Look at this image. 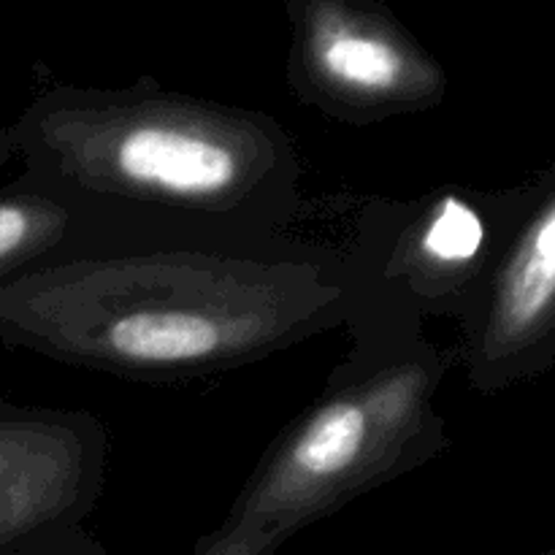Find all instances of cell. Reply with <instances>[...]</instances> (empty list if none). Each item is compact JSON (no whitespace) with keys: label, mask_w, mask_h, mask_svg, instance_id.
Masks as SVG:
<instances>
[{"label":"cell","mask_w":555,"mask_h":555,"mask_svg":"<svg viewBox=\"0 0 555 555\" xmlns=\"http://www.w3.org/2000/svg\"><path fill=\"white\" fill-rule=\"evenodd\" d=\"M108 450L92 412L0 401V555L85 526L106 488Z\"/></svg>","instance_id":"obj_6"},{"label":"cell","mask_w":555,"mask_h":555,"mask_svg":"<svg viewBox=\"0 0 555 555\" xmlns=\"http://www.w3.org/2000/svg\"><path fill=\"white\" fill-rule=\"evenodd\" d=\"M117 247L141 244L25 173L0 190V285L47 266Z\"/></svg>","instance_id":"obj_7"},{"label":"cell","mask_w":555,"mask_h":555,"mask_svg":"<svg viewBox=\"0 0 555 555\" xmlns=\"http://www.w3.org/2000/svg\"><path fill=\"white\" fill-rule=\"evenodd\" d=\"M16 555H112L106 551L95 534L85 529V526H68V529L49 531L47 537L27 545L25 551Z\"/></svg>","instance_id":"obj_8"},{"label":"cell","mask_w":555,"mask_h":555,"mask_svg":"<svg viewBox=\"0 0 555 555\" xmlns=\"http://www.w3.org/2000/svg\"><path fill=\"white\" fill-rule=\"evenodd\" d=\"M350 352L260 455L225 524L269 553L448 450L437 406L450 352L417 320L352 314Z\"/></svg>","instance_id":"obj_3"},{"label":"cell","mask_w":555,"mask_h":555,"mask_svg":"<svg viewBox=\"0 0 555 555\" xmlns=\"http://www.w3.org/2000/svg\"><path fill=\"white\" fill-rule=\"evenodd\" d=\"M496 222L488 201L459 184L369 204L350 247L336 253L350 282L352 314L461 323L496 263Z\"/></svg>","instance_id":"obj_4"},{"label":"cell","mask_w":555,"mask_h":555,"mask_svg":"<svg viewBox=\"0 0 555 555\" xmlns=\"http://www.w3.org/2000/svg\"><path fill=\"white\" fill-rule=\"evenodd\" d=\"M25 177L133 244L269 247L301 211V160L280 122L139 76L54 85L9 128Z\"/></svg>","instance_id":"obj_2"},{"label":"cell","mask_w":555,"mask_h":555,"mask_svg":"<svg viewBox=\"0 0 555 555\" xmlns=\"http://www.w3.org/2000/svg\"><path fill=\"white\" fill-rule=\"evenodd\" d=\"M341 258L269 247H117L0 285V341L141 385L238 372L347 328Z\"/></svg>","instance_id":"obj_1"},{"label":"cell","mask_w":555,"mask_h":555,"mask_svg":"<svg viewBox=\"0 0 555 555\" xmlns=\"http://www.w3.org/2000/svg\"><path fill=\"white\" fill-rule=\"evenodd\" d=\"M287 85L336 122L379 125L434 112L448 76L410 27L374 0H287Z\"/></svg>","instance_id":"obj_5"},{"label":"cell","mask_w":555,"mask_h":555,"mask_svg":"<svg viewBox=\"0 0 555 555\" xmlns=\"http://www.w3.org/2000/svg\"><path fill=\"white\" fill-rule=\"evenodd\" d=\"M188 555H274L222 520L211 534H204Z\"/></svg>","instance_id":"obj_9"}]
</instances>
